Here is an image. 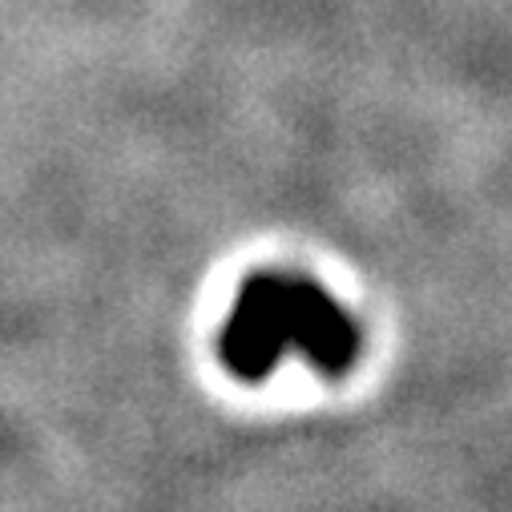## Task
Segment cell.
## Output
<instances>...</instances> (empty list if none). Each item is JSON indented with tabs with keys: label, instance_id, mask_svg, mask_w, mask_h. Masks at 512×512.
Instances as JSON below:
<instances>
[{
	"label": "cell",
	"instance_id": "cell-1",
	"mask_svg": "<svg viewBox=\"0 0 512 512\" xmlns=\"http://www.w3.org/2000/svg\"><path fill=\"white\" fill-rule=\"evenodd\" d=\"M291 351V307H287V275H250L230 307V319L218 339V355L230 375L259 383L279 359Z\"/></svg>",
	"mask_w": 512,
	"mask_h": 512
},
{
	"label": "cell",
	"instance_id": "cell-2",
	"mask_svg": "<svg viewBox=\"0 0 512 512\" xmlns=\"http://www.w3.org/2000/svg\"><path fill=\"white\" fill-rule=\"evenodd\" d=\"M287 307H291V351H299L323 375H343L359 355L355 319L319 283L295 275H287Z\"/></svg>",
	"mask_w": 512,
	"mask_h": 512
}]
</instances>
